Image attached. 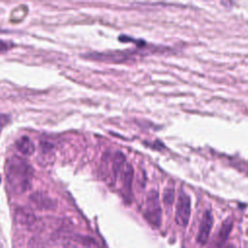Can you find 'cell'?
Here are the masks:
<instances>
[{
    "instance_id": "cell-1",
    "label": "cell",
    "mask_w": 248,
    "mask_h": 248,
    "mask_svg": "<svg viewBox=\"0 0 248 248\" xmlns=\"http://www.w3.org/2000/svg\"><path fill=\"white\" fill-rule=\"evenodd\" d=\"M7 181L16 193H23L31 186L33 169L24 159L13 156L6 164Z\"/></svg>"
},
{
    "instance_id": "cell-2",
    "label": "cell",
    "mask_w": 248,
    "mask_h": 248,
    "mask_svg": "<svg viewBox=\"0 0 248 248\" xmlns=\"http://www.w3.org/2000/svg\"><path fill=\"white\" fill-rule=\"evenodd\" d=\"M144 218L153 227L158 228L161 225L162 209L159 200V194L156 190H151L147 194L146 204L144 209Z\"/></svg>"
},
{
    "instance_id": "cell-3",
    "label": "cell",
    "mask_w": 248,
    "mask_h": 248,
    "mask_svg": "<svg viewBox=\"0 0 248 248\" xmlns=\"http://www.w3.org/2000/svg\"><path fill=\"white\" fill-rule=\"evenodd\" d=\"M191 214V201L189 196L185 192H180L176 203L175 222L181 227L188 225Z\"/></svg>"
},
{
    "instance_id": "cell-4",
    "label": "cell",
    "mask_w": 248,
    "mask_h": 248,
    "mask_svg": "<svg viewBox=\"0 0 248 248\" xmlns=\"http://www.w3.org/2000/svg\"><path fill=\"white\" fill-rule=\"evenodd\" d=\"M213 225V216L210 210H205L204 213L202 214L200 226H199V231L197 234V241L200 245H204L209 237L211 229Z\"/></svg>"
},
{
    "instance_id": "cell-5",
    "label": "cell",
    "mask_w": 248,
    "mask_h": 248,
    "mask_svg": "<svg viewBox=\"0 0 248 248\" xmlns=\"http://www.w3.org/2000/svg\"><path fill=\"white\" fill-rule=\"evenodd\" d=\"M134 177V170L130 164H126L122 171V190L124 198L129 202L132 197V182Z\"/></svg>"
},
{
    "instance_id": "cell-6",
    "label": "cell",
    "mask_w": 248,
    "mask_h": 248,
    "mask_svg": "<svg viewBox=\"0 0 248 248\" xmlns=\"http://www.w3.org/2000/svg\"><path fill=\"white\" fill-rule=\"evenodd\" d=\"M30 201L39 209H51L55 206V202L48 196L42 192L33 193L30 196Z\"/></svg>"
},
{
    "instance_id": "cell-7",
    "label": "cell",
    "mask_w": 248,
    "mask_h": 248,
    "mask_svg": "<svg viewBox=\"0 0 248 248\" xmlns=\"http://www.w3.org/2000/svg\"><path fill=\"white\" fill-rule=\"evenodd\" d=\"M232 225H233V221H232V217H228L226 220L223 221V223L220 227L218 235H217V240H216L217 247L221 248L226 243V241L232 232Z\"/></svg>"
},
{
    "instance_id": "cell-8",
    "label": "cell",
    "mask_w": 248,
    "mask_h": 248,
    "mask_svg": "<svg viewBox=\"0 0 248 248\" xmlns=\"http://www.w3.org/2000/svg\"><path fill=\"white\" fill-rule=\"evenodd\" d=\"M16 147L19 153L25 156H30L35 151V145L28 137H21L16 141Z\"/></svg>"
},
{
    "instance_id": "cell-9",
    "label": "cell",
    "mask_w": 248,
    "mask_h": 248,
    "mask_svg": "<svg viewBox=\"0 0 248 248\" xmlns=\"http://www.w3.org/2000/svg\"><path fill=\"white\" fill-rule=\"evenodd\" d=\"M111 163H112L111 164V173H112V179H113V182H114V180L118 176L119 172L124 170V167L126 165L124 155L119 151L115 152L112 155Z\"/></svg>"
},
{
    "instance_id": "cell-10",
    "label": "cell",
    "mask_w": 248,
    "mask_h": 248,
    "mask_svg": "<svg viewBox=\"0 0 248 248\" xmlns=\"http://www.w3.org/2000/svg\"><path fill=\"white\" fill-rule=\"evenodd\" d=\"M173 200H174V189L172 185L171 186L169 185L164 191L163 202L166 206H170L173 202Z\"/></svg>"
},
{
    "instance_id": "cell-11",
    "label": "cell",
    "mask_w": 248,
    "mask_h": 248,
    "mask_svg": "<svg viewBox=\"0 0 248 248\" xmlns=\"http://www.w3.org/2000/svg\"><path fill=\"white\" fill-rule=\"evenodd\" d=\"M18 219L20 222L24 223V224H31L33 223V220H34V216L31 212H26V211H22V210H19L18 211Z\"/></svg>"
},
{
    "instance_id": "cell-12",
    "label": "cell",
    "mask_w": 248,
    "mask_h": 248,
    "mask_svg": "<svg viewBox=\"0 0 248 248\" xmlns=\"http://www.w3.org/2000/svg\"><path fill=\"white\" fill-rule=\"evenodd\" d=\"M12 47V43L9 41L0 40V51H6Z\"/></svg>"
},
{
    "instance_id": "cell-13",
    "label": "cell",
    "mask_w": 248,
    "mask_h": 248,
    "mask_svg": "<svg viewBox=\"0 0 248 248\" xmlns=\"http://www.w3.org/2000/svg\"><path fill=\"white\" fill-rule=\"evenodd\" d=\"M10 117L6 114H0V131L9 123Z\"/></svg>"
},
{
    "instance_id": "cell-14",
    "label": "cell",
    "mask_w": 248,
    "mask_h": 248,
    "mask_svg": "<svg viewBox=\"0 0 248 248\" xmlns=\"http://www.w3.org/2000/svg\"><path fill=\"white\" fill-rule=\"evenodd\" d=\"M63 248H80V247L78 246V244L75 240H70V241H68L67 243L64 244ZM83 248H84V247H83ZM87 248H88V247H87Z\"/></svg>"
},
{
    "instance_id": "cell-15",
    "label": "cell",
    "mask_w": 248,
    "mask_h": 248,
    "mask_svg": "<svg viewBox=\"0 0 248 248\" xmlns=\"http://www.w3.org/2000/svg\"><path fill=\"white\" fill-rule=\"evenodd\" d=\"M119 41H121V42H136V41L133 40L132 38L127 37V36H124V35H122V36L119 37Z\"/></svg>"
},
{
    "instance_id": "cell-16",
    "label": "cell",
    "mask_w": 248,
    "mask_h": 248,
    "mask_svg": "<svg viewBox=\"0 0 248 248\" xmlns=\"http://www.w3.org/2000/svg\"><path fill=\"white\" fill-rule=\"evenodd\" d=\"M0 182H1V176H0Z\"/></svg>"
}]
</instances>
